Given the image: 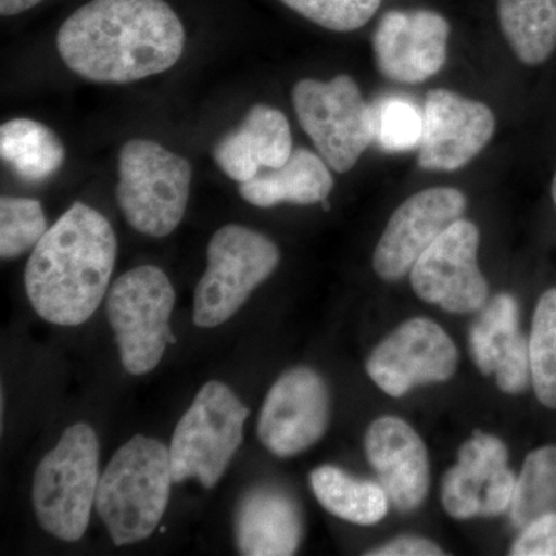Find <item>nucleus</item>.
I'll return each instance as SVG.
<instances>
[{"instance_id": "bb28decb", "label": "nucleus", "mask_w": 556, "mask_h": 556, "mask_svg": "<svg viewBox=\"0 0 556 556\" xmlns=\"http://www.w3.org/2000/svg\"><path fill=\"white\" fill-rule=\"evenodd\" d=\"M376 139L388 153L419 149L424 135V110L405 97L388 94L371 105Z\"/></svg>"}, {"instance_id": "c85d7f7f", "label": "nucleus", "mask_w": 556, "mask_h": 556, "mask_svg": "<svg viewBox=\"0 0 556 556\" xmlns=\"http://www.w3.org/2000/svg\"><path fill=\"white\" fill-rule=\"evenodd\" d=\"M288 9L327 30H358L371 21L382 0H281Z\"/></svg>"}, {"instance_id": "cd10ccee", "label": "nucleus", "mask_w": 556, "mask_h": 556, "mask_svg": "<svg viewBox=\"0 0 556 556\" xmlns=\"http://www.w3.org/2000/svg\"><path fill=\"white\" fill-rule=\"evenodd\" d=\"M47 218L39 201L0 199V257L13 260L33 251L47 232Z\"/></svg>"}, {"instance_id": "39448f33", "label": "nucleus", "mask_w": 556, "mask_h": 556, "mask_svg": "<svg viewBox=\"0 0 556 556\" xmlns=\"http://www.w3.org/2000/svg\"><path fill=\"white\" fill-rule=\"evenodd\" d=\"M116 200L139 233L163 239L178 228L188 208L192 166L150 139H130L119 152Z\"/></svg>"}, {"instance_id": "7ed1b4c3", "label": "nucleus", "mask_w": 556, "mask_h": 556, "mask_svg": "<svg viewBox=\"0 0 556 556\" xmlns=\"http://www.w3.org/2000/svg\"><path fill=\"white\" fill-rule=\"evenodd\" d=\"M170 450L159 439L134 437L116 450L97 492L98 515L116 546L148 540L169 504Z\"/></svg>"}, {"instance_id": "9d476101", "label": "nucleus", "mask_w": 556, "mask_h": 556, "mask_svg": "<svg viewBox=\"0 0 556 556\" xmlns=\"http://www.w3.org/2000/svg\"><path fill=\"white\" fill-rule=\"evenodd\" d=\"M478 226L459 218L420 255L409 270L417 298L452 314L479 311L489 300V283L478 266Z\"/></svg>"}, {"instance_id": "a211bd4d", "label": "nucleus", "mask_w": 556, "mask_h": 556, "mask_svg": "<svg viewBox=\"0 0 556 556\" xmlns=\"http://www.w3.org/2000/svg\"><path fill=\"white\" fill-rule=\"evenodd\" d=\"M470 354L482 375L495 376L503 393L519 394L532 383L529 340L514 295L497 294L482 306L470 328Z\"/></svg>"}, {"instance_id": "aec40b11", "label": "nucleus", "mask_w": 556, "mask_h": 556, "mask_svg": "<svg viewBox=\"0 0 556 556\" xmlns=\"http://www.w3.org/2000/svg\"><path fill=\"white\" fill-rule=\"evenodd\" d=\"M292 153L291 127L280 110L257 104L249 110L239 129L217 142L214 160L236 181L247 182L262 167L277 169Z\"/></svg>"}, {"instance_id": "5701e85b", "label": "nucleus", "mask_w": 556, "mask_h": 556, "mask_svg": "<svg viewBox=\"0 0 556 556\" xmlns=\"http://www.w3.org/2000/svg\"><path fill=\"white\" fill-rule=\"evenodd\" d=\"M0 156L24 181L40 182L61 169L65 148L46 124L16 118L0 127Z\"/></svg>"}, {"instance_id": "f3484780", "label": "nucleus", "mask_w": 556, "mask_h": 556, "mask_svg": "<svg viewBox=\"0 0 556 556\" xmlns=\"http://www.w3.org/2000/svg\"><path fill=\"white\" fill-rule=\"evenodd\" d=\"M365 455L391 506L402 514L422 506L430 489V460L422 438L397 416H382L365 433Z\"/></svg>"}, {"instance_id": "4be33fe9", "label": "nucleus", "mask_w": 556, "mask_h": 556, "mask_svg": "<svg viewBox=\"0 0 556 556\" xmlns=\"http://www.w3.org/2000/svg\"><path fill=\"white\" fill-rule=\"evenodd\" d=\"M309 481L318 503L334 517L357 526H375L387 517L390 500L376 482L353 478L334 466L316 468Z\"/></svg>"}, {"instance_id": "f03ea898", "label": "nucleus", "mask_w": 556, "mask_h": 556, "mask_svg": "<svg viewBox=\"0 0 556 556\" xmlns=\"http://www.w3.org/2000/svg\"><path fill=\"white\" fill-rule=\"evenodd\" d=\"M115 230L87 204H73L33 249L25 289L33 309L49 324L78 327L109 292L115 268Z\"/></svg>"}, {"instance_id": "dca6fc26", "label": "nucleus", "mask_w": 556, "mask_h": 556, "mask_svg": "<svg viewBox=\"0 0 556 556\" xmlns=\"http://www.w3.org/2000/svg\"><path fill=\"white\" fill-rule=\"evenodd\" d=\"M496 119L482 102L438 89L427 94L420 169L453 172L467 166L495 134Z\"/></svg>"}, {"instance_id": "c756f323", "label": "nucleus", "mask_w": 556, "mask_h": 556, "mask_svg": "<svg viewBox=\"0 0 556 556\" xmlns=\"http://www.w3.org/2000/svg\"><path fill=\"white\" fill-rule=\"evenodd\" d=\"M511 556H556V514L543 515L521 527Z\"/></svg>"}, {"instance_id": "f257e3e1", "label": "nucleus", "mask_w": 556, "mask_h": 556, "mask_svg": "<svg viewBox=\"0 0 556 556\" xmlns=\"http://www.w3.org/2000/svg\"><path fill=\"white\" fill-rule=\"evenodd\" d=\"M185 25L166 0H90L58 33L62 61L80 78L127 84L174 67Z\"/></svg>"}, {"instance_id": "4468645a", "label": "nucleus", "mask_w": 556, "mask_h": 556, "mask_svg": "<svg viewBox=\"0 0 556 556\" xmlns=\"http://www.w3.org/2000/svg\"><path fill=\"white\" fill-rule=\"evenodd\" d=\"M466 208V195L455 188L426 189L409 197L391 215L376 247V274L386 281L407 276L433 241L463 218Z\"/></svg>"}, {"instance_id": "412c9836", "label": "nucleus", "mask_w": 556, "mask_h": 556, "mask_svg": "<svg viewBox=\"0 0 556 556\" xmlns=\"http://www.w3.org/2000/svg\"><path fill=\"white\" fill-rule=\"evenodd\" d=\"M334 179L327 161L306 149L292 150L283 166L240 185V195L257 207L281 203L316 204L327 201Z\"/></svg>"}, {"instance_id": "f8f14e48", "label": "nucleus", "mask_w": 556, "mask_h": 556, "mask_svg": "<svg viewBox=\"0 0 556 556\" xmlns=\"http://www.w3.org/2000/svg\"><path fill=\"white\" fill-rule=\"evenodd\" d=\"M329 408L328 387L317 371L288 369L270 387L260 412V441L278 457L300 455L327 433Z\"/></svg>"}, {"instance_id": "1a4fd4ad", "label": "nucleus", "mask_w": 556, "mask_h": 556, "mask_svg": "<svg viewBox=\"0 0 556 556\" xmlns=\"http://www.w3.org/2000/svg\"><path fill=\"white\" fill-rule=\"evenodd\" d=\"M292 102L300 126L338 174L353 169L375 142L372 108L351 76L339 75L329 83L299 80L292 90Z\"/></svg>"}, {"instance_id": "393cba45", "label": "nucleus", "mask_w": 556, "mask_h": 556, "mask_svg": "<svg viewBox=\"0 0 556 556\" xmlns=\"http://www.w3.org/2000/svg\"><path fill=\"white\" fill-rule=\"evenodd\" d=\"M547 514H556V445L527 455L510 504L511 521L519 529Z\"/></svg>"}, {"instance_id": "2eb2a0df", "label": "nucleus", "mask_w": 556, "mask_h": 556, "mask_svg": "<svg viewBox=\"0 0 556 556\" xmlns=\"http://www.w3.org/2000/svg\"><path fill=\"white\" fill-rule=\"evenodd\" d=\"M448 38V22L437 11H388L372 35L376 65L396 83H424L444 67Z\"/></svg>"}, {"instance_id": "6ab92c4d", "label": "nucleus", "mask_w": 556, "mask_h": 556, "mask_svg": "<svg viewBox=\"0 0 556 556\" xmlns=\"http://www.w3.org/2000/svg\"><path fill=\"white\" fill-rule=\"evenodd\" d=\"M302 538V510L287 490L263 484L241 496L236 510V543L241 555H294Z\"/></svg>"}, {"instance_id": "6e6552de", "label": "nucleus", "mask_w": 556, "mask_h": 556, "mask_svg": "<svg viewBox=\"0 0 556 556\" xmlns=\"http://www.w3.org/2000/svg\"><path fill=\"white\" fill-rule=\"evenodd\" d=\"M278 262L280 251L268 237L247 226H223L208 241L206 273L193 295V324L214 328L236 316Z\"/></svg>"}, {"instance_id": "0eeeda50", "label": "nucleus", "mask_w": 556, "mask_h": 556, "mask_svg": "<svg viewBox=\"0 0 556 556\" xmlns=\"http://www.w3.org/2000/svg\"><path fill=\"white\" fill-rule=\"evenodd\" d=\"M249 409L226 383L201 387L170 442L174 482L197 479L204 489L218 484L243 442Z\"/></svg>"}, {"instance_id": "423d86ee", "label": "nucleus", "mask_w": 556, "mask_h": 556, "mask_svg": "<svg viewBox=\"0 0 556 556\" xmlns=\"http://www.w3.org/2000/svg\"><path fill=\"white\" fill-rule=\"evenodd\" d=\"M175 289L156 266L144 265L116 278L108 292V318L115 332L123 367L134 376L159 367L169 343Z\"/></svg>"}, {"instance_id": "7c9ffc66", "label": "nucleus", "mask_w": 556, "mask_h": 556, "mask_svg": "<svg viewBox=\"0 0 556 556\" xmlns=\"http://www.w3.org/2000/svg\"><path fill=\"white\" fill-rule=\"evenodd\" d=\"M367 556H439L444 551L422 536H397L382 546L365 552Z\"/></svg>"}, {"instance_id": "a878e982", "label": "nucleus", "mask_w": 556, "mask_h": 556, "mask_svg": "<svg viewBox=\"0 0 556 556\" xmlns=\"http://www.w3.org/2000/svg\"><path fill=\"white\" fill-rule=\"evenodd\" d=\"M533 391L546 408H556V288L538 300L529 338Z\"/></svg>"}, {"instance_id": "20e7f679", "label": "nucleus", "mask_w": 556, "mask_h": 556, "mask_svg": "<svg viewBox=\"0 0 556 556\" xmlns=\"http://www.w3.org/2000/svg\"><path fill=\"white\" fill-rule=\"evenodd\" d=\"M100 478V441L93 428H65L33 478L31 501L40 527L58 540L79 541L89 527Z\"/></svg>"}, {"instance_id": "2f4dec72", "label": "nucleus", "mask_w": 556, "mask_h": 556, "mask_svg": "<svg viewBox=\"0 0 556 556\" xmlns=\"http://www.w3.org/2000/svg\"><path fill=\"white\" fill-rule=\"evenodd\" d=\"M43 0H0V13L2 16H14L24 11L35 9Z\"/></svg>"}, {"instance_id": "473e14b6", "label": "nucleus", "mask_w": 556, "mask_h": 556, "mask_svg": "<svg viewBox=\"0 0 556 556\" xmlns=\"http://www.w3.org/2000/svg\"><path fill=\"white\" fill-rule=\"evenodd\" d=\"M552 197H554V203L556 206V174L554 177V181H552Z\"/></svg>"}, {"instance_id": "b1692460", "label": "nucleus", "mask_w": 556, "mask_h": 556, "mask_svg": "<svg viewBox=\"0 0 556 556\" xmlns=\"http://www.w3.org/2000/svg\"><path fill=\"white\" fill-rule=\"evenodd\" d=\"M501 30L518 60L546 62L556 49V0H497Z\"/></svg>"}, {"instance_id": "9b49d317", "label": "nucleus", "mask_w": 556, "mask_h": 556, "mask_svg": "<svg viewBox=\"0 0 556 556\" xmlns=\"http://www.w3.org/2000/svg\"><path fill=\"white\" fill-rule=\"evenodd\" d=\"M459 353L444 328L426 317L399 325L369 354V378L391 397H402L413 388L447 382L455 376Z\"/></svg>"}, {"instance_id": "ddd939ff", "label": "nucleus", "mask_w": 556, "mask_h": 556, "mask_svg": "<svg viewBox=\"0 0 556 556\" xmlns=\"http://www.w3.org/2000/svg\"><path fill=\"white\" fill-rule=\"evenodd\" d=\"M515 486L507 445L500 438L475 431L460 445L456 466L442 479V506L455 519L497 517L510 508Z\"/></svg>"}]
</instances>
